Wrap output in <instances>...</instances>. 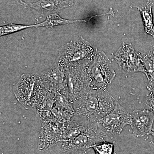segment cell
Returning a JSON list of instances; mask_svg holds the SVG:
<instances>
[{"label":"cell","instance_id":"obj_15","mask_svg":"<svg viewBox=\"0 0 154 154\" xmlns=\"http://www.w3.org/2000/svg\"><path fill=\"white\" fill-rule=\"evenodd\" d=\"M45 76L50 81L56 84L61 83L64 79L63 72L58 68L50 70L45 73Z\"/></svg>","mask_w":154,"mask_h":154},{"label":"cell","instance_id":"obj_5","mask_svg":"<svg viewBox=\"0 0 154 154\" xmlns=\"http://www.w3.org/2000/svg\"><path fill=\"white\" fill-rule=\"evenodd\" d=\"M119 68L128 73L141 72L146 74V70L140 53L137 52L131 44L123 42L114 54Z\"/></svg>","mask_w":154,"mask_h":154},{"label":"cell","instance_id":"obj_9","mask_svg":"<svg viewBox=\"0 0 154 154\" xmlns=\"http://www.w3.org/2000/svg\"><path fill=\"white\" fill-rule=\"evenodd\" d=\"M35 81L33 76L25 75L22 76L14 88L15 96L18 101L26 108L29 105V100L32 95Z\"/></svg>","mask_w":154,"mask_h":154},{"label":"cell","instance_id":"obj_12","mask_svg":"<svg viewBox=\"0 0 154 154\" xmlns=\"http://www.w3.org/2000/svg\"><path fill=\"white\" fill-rule=\"evenodd\" d=\"M140 55L145 68V75L148 81L147 88L149 91H151L154 88V59L150 53H140Z\"/></svg>","mask_w":154,"mask_h":154},{"label":"cell","instance_id":"obj_10","mask_svg":"<svg viewBox=\"0 0 154 154\" xmlns=\"http://www.w3.org/2000/svg\"><path fill=\"white\" fill-rule=\"evenodd\" d=\"M153 3L148 1L140 6L136 7L140 12L142 18L145 35L152 36L154 39V25L153 18L152 8Z\"/></svg>","mask_w":154,"mask_h":154},{"label":"cell","instance_id":"obj_19","mask_svg":"<svg viewBox=\"0 0 154 154\" xmlns=\"http://www.w3.org/2000/svg\"><path fill=\"white\" fill-rule=\"evenodd\" d=\"M152 91H154V88L153 90H152Z\"/></svg>","mask_w":154,"mask_h":154},{"label":"cell","instance_id":"obj_1","mask_svg":"<svg viewBox=\"0 0 154 154\" xmlns=\"http://www.w3.org/2000/svg\"><path fill=\"white\" fill-rule=\"evenodd\" d=\"M116 101L107 90L90 88L73 102V120L97 121L113 110Z\"/></svg>","mask_w":154,"mask_h":154},{"label":"cell","instance_id":"obj_14","mask_svg":"<svg viewBox=\"0 0 154 154\" xmlns=\"http://www.w3.org/2000/svg\"><path fill=\"white\" fill-rule=\"evenodd\" d=\"M96 154H113L114 152V145L107 142H101L92 146Z\"/></svg>","mask_w":154,"mask_h":154},{"label":"cell","instance_id":"obj_4","mask_svg":"<svg viewBox=\"0 0 154 154\" xmlns=\"http://www.w3.org/2000/svg\"><path fill=\"white\" fill-rule=\"evenodd\" d=\"M105 138L89 124L76 136L60 143L61 150L63 154H85L94 144L105 141Z\"/></svg>","mask_w":154,"mask_h":154},{"label":"cell","instance_id":"obj_8","mask_svg":"<svg viewBox=\"0 0 154 154\" xmlns=\"http://www.w3.org/2000/svg\"><path fill=\"white\" fill-rule=\"evenodd\" d=\"M19 4L40 14H46L73 5L74 2L73 0H39L36 2L28 3L20 1Z\"/></svg>","mask_w":154,"mask_h":154},{"label":"cell","instance_id":"obj_13","mask_svg":"<svg viewBox=\"0 0 154 154\" xmlns=\"http://www.w3.org/2000/svg\"><path fill=\"white\" fill-rule=\"evenodd\" d=\"M31 28H35V25H23L11 23L0 27V36H5Z\"/></svg>","mask_w":154,"mask_h":154},{"label":"cell","instance_id":"obj_7","mask_svg":"<svg viewBox=\"0 0 154 154\" xmlns=\"http://www.w3.org/2000/svg\"><path fill=\"white\" fill-rule=\"evenodd\" d=\"M131 124L135 136L142 137L151 134L153 130L154 114L146 109L134 110L131 113Z\"/></svg>","mask_w":154,"mask_h":154},{"label":"cell","instance_id":"obj_11","mask_svg":"<svg viewBox=\"0 0 154 154\" xmlns=\"http://www.w3.org/2000/svg\"><path fill=\"white\" fill-rule=\"evenodd\" d=\"M85 22L84 19L82 20H68L61 18L56 14H50L47 16L46 19L44 21L35 24V28L44 27L46 28H53L55 26L62 25H68L75 22Z\"/></svg>","mask_w":154,"mask_h":154},{"label":"cell","instance_id":"obj_3","mask_svg":"<svg viewBox=\"0 0 154 154\" xmlns=\"http://www.w3.org/2000/svg\"><path fill=\"white\" fill-rule=\"evenodd\" d=\"M131 120V113L127 112L116 100L115 107L111 112L97 121L89 123L105 137L120 134L125 127L130 125Z\"/></svg>","mask_w":154,"mask_h":154},{"label":"cell","instance_id":"obj_2","mask_svg":"<svg viewBox=\"0 0 154 154\" xmlns=\"http://www.w3.org/2000/svg\"><path fill=\"white\" fill-rule=\"evenodd\" d=\"M85 71L90 88L107 90L116 76L111 62L102 51H95L94 59L86 66Z\"/></svg>","mask_w":154,"mask_h":154},{"label":"cell","instance_id":"obj_16","mask_svg":"<svg viewBox=\"0 0 154 154\" xmlns=\"http://www.w3.org/2000/svg\"><path fill=\"white\" fill-rule=\"evenodd\" d=\"M150 92L146 96L144 104L146 109L149 110L154 114V91Z\"/></svg>","mask_w":154,"mask_h":154},{"label":"cell","instance_id":"obj_17","mask_svg":"<svg viewBox=\"0 0 154 154\" xmlns=\"http://www.w3.org/2000/svg\"><path fill=\"white\" fill-rule=\"evenodd\" d=\"M149 53H150V54H151L152 57L154 59V45H153L151 50V51Z\"/></svg>","mask_w":154,"mask_h":154},{"label":"cell","instance_id":"obj_18","mask_svg":"<svg viewBox=\"0 0 154 154\" xmlns=\"http://www.w3.org/2000/svg\"><path fill=\"white\" fill-rule=\"evenodd\" d=\"M152 136L154 138V129H153L152 131L151 134Z\"/></svg>","mask_w":154,"mask_h":154},{"label":"cell","instance_id":"obj_6","mask_svg":"<svg viewBox=\"0 0 154 154\" xmlns=\"http://www.w3.org/2000/svg\"><path fill=\"white\" fill-rule=\"evenodd\" d=\"M95 52L90 43L82 38L67 45V54H65L67 56L64 63L71 65V69L86 66L93 60Z\"/></svg>","mask_w":154,"mask_h":154}]
</instances>
